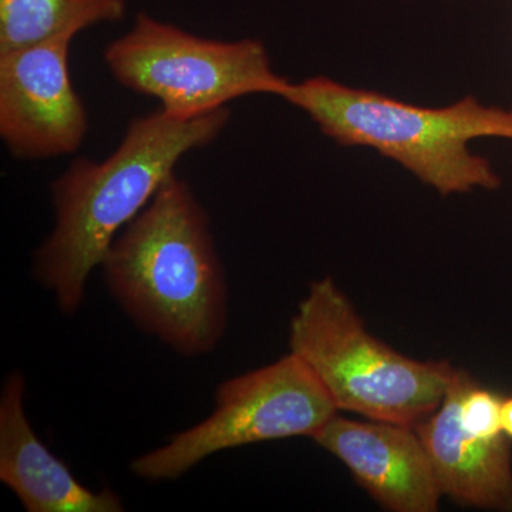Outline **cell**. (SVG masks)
Returning a JSON list of instances; mask_svg holds the SVG:
<instances>
[{"label": "cell", "mask_w": 512, "mask_h": 512, "mask_svg": "<svg viewBox=\"0 0 512 512\" xmlns=\"http://www.w3.org/2000/svg\"><path fill=\"white\" fill-rule=\"evenodd\" d=\"M338 413L329 393L295 355L221 383L214 412L131 463L137 477L175 480L220 451L291 437H312Z\"/></svg>", "instance_id": "8992f818"}, {"label": "cell", "mask_w": 512, "mask_h": 512, "mask_svg": "<svg viewBox=\"0 0 512 512\" xmlns=\"http://www.w3.org/2000/svg\"><path fill=\"white\" fill-rule=\"evenodd\" d=\"M501 424H503L505 436L512 441V396L503 400V406H501Z\"/></svg>", "instance_id": "7c38bea8"}, {"label": "cell", "mask_w": 512, "mask_h": 512, "mask_svg": "<svg viewBox=\"0 0 512 512\" xmlns=\"http://www.w3.org/2000/svg\"><path fill=\"white\" fill-rule=\"evenodd\" d=\"M282 100L340 146L373 148L441 195L500 188V175L487 158L471 153L470 143L512 140V110L474 96L446 107L417 106L325 76L291 82Z\"/></svg>", "instance_id": "3957f363"}, {"label": "cell", "mask_w": 512, "mask_h": 512, "mask_svg": "<svg viewBox=\"0 0 512 512\" xmlns=\"http://www.w3.org/2000/svg\"><path fill=\"white\" fill-rule=\"evenodd\" d=\"M70 37L0 52V137L16 160L76 153L89 113L69 70Z\"/></svg>", "instance_id": "52a82bcc"}, {"label": "cell", "mask_w": 512, "mask_h": 512, "mask_svg": "<svg viewBox=\"0 0 512 512\" xmlns=\"http://www.w3.org/2000/svg\"><path fill=\"white\" fill-rule=\"evenodd\" d=\"M25 379L12 372L0 399V480L28 512H120L119 495L93 491L45 446L26 416Z\"/></svg>", "instance_id": "9c48e42d"}, {"label": "cell", "mask_w": 512, "mask_h": 512, "mask_svg": "<svg viewBox=\"0 0 512 512\" xmlns=\"http://www.w3.org/2000/svg\"><path fill=\"white\" fill-rule=\"evenodd\" d=\"M229 119L228 107L187 120L153 111L128 123L109 157L76 158L53 181L55 228L33 256V275L60 311H79L89 276L117 235L175 174L181 158L214 143Z\"/></svg>", "instance_id": "6da1fadb"}, {"label": "cell", "mask_w": 512, "mask_h": 512, "mask_svg": "<svg viewBox=\"0 0 512 512\" xmlns=\"http://www.w3.org/2000/svg\"><path fill=\"white\" fill-rule=\"evenodd\" d=\"M291 352L318 377L336 409L414 427L443 402L454 369L420 362L367 332L330 278L313 282L289 332Z\"/></svg>", "instance_id": "277c9868"}, {"label": "cell", "mask_w": 512, "mask_h": 512, "mask_svg": "<svg viewBox=\"0 0 512 512\" xmlns=\"http://www.w3.org/2000/svg\"><path fill=\"white\" fill-rule=\"evenodd\" d=\"M127 0H0V52L119 22Z\"/></svg>", "instance_id": "8fae6325"}, {"label": "cell", "mask_w": 512, "mask_h": 512, "mask_svg": "<svg viewBox=\"0 0 512 512\" xmlns=\"http://www.w3.org/2000/svg\"><path fill=\"white\" fill-rule=\"evenodd\" d=\"M104 63L121 86L157 99L175 119H194L255 94L282 99L291 84L275 72L261 40L207 39L144 12L104 49Z\"/></svg>", "instance_id": "5b68a950"}, {"label": "cell", "mask_w": 512, "mask_h": 512, "mask_svg": "<svg viewBox=\"0 0 512 512\" xmlns=\"http://www.w3.org/2000/svg\"><path fill=\"white\" fill-rule=\"evenodd\" d=\"M101 268L128 318L180 355H207L224 338V265L207 210L177 174L117 235Z\"/></svg>", "instance_id": "7a4b0ae2"}, {"label": "cell", "mask_w": 512, "mask_h": 512, "mask_svg": "<svg viewBox=\"0 0 512 512\" xmlns=\"http://www.w3.org/2000/svg\"><path fill=\"white\" fill-rule=\"evenodd\" d=\"M413 429L441 494L466 507L512 512L511 440L466 426L458 417L453 383L440 406Z\"/></svg>", "instance_id": "30bf717a"}, {"label": "cell", "mask_w": 512, "mask_h": 512, "mask_svg": "<svg viewBox=\"0 0 512 512\" xmlns=\"http://www.w3.org/2000/svg\"><path fill=\"white\" fill-rule=\"evenodd\" d=\"M311 439L339 458L357 483L387 510H439L443 494L413 427L375 420L362 423L336 413Z\"/></svg>", "instance_id": "ba28073f"}]
</instances>
